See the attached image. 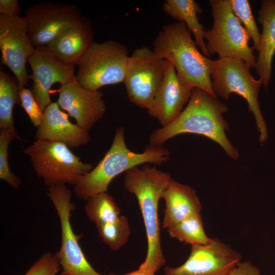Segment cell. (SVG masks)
Segmentation results:
<instances>
[{
  "mask_svg": "<svg viewBox=\"0 0 275 275\" xmlns=\"http://www.w3.org/2000/svg\"><path fill=\"white\" fill-rule=\"evenodd\" d=\"M227 106L199 88H194L185 108L173 122L155 130L149 137L150 145L161 146L168 140L180 134L202 135L218 143L231 158H239L238 150L226 135L229 129L223 115Z\"/></svg>",
  "mask_w": 275,
  "mask_h": 275,
  "instance_id": "obj_1",
  "label": "cell"
},
{
  "mask_svg": "<svg viewBox=\"0 0 275 275\" xmlns=\"http://www.w3.org/2000/svg\"><path fill=\"white\" fill-rule=\"evenodd\" d=\"M171 178L169 173L155 166H136L126 172L124 186L136 198L147 239L146 258L139 269L155 273L166 263L161 246L158 208L162 193Z\"/></svg>",
  "mask_w": 275,
  "mask_h": 275,
  "instance_id": "obj_2",
  "label": "cell"
},
{
  "mask_svg": "<svg viewBox=\"0 0 275 275\" xmlns=\"http://www.w3.org/2000/svg\"><path fill=\"white\" fill-rule=\"evenodd\" d=\"M153 45V50L157 56L174 66L184 85L193 90L201 89L217 97L211 79L212 60L199 51L184 22L163 26Z\"/></svg>",
  "mask_w": 275,
  "mask_h": 275,
  "instance_id": "obj_3",
  "label": "cell"
},
{
  "mask_svg": "<svg viewBox=\"0 0 275 275\" xmlns=\"http://www.w3.org/2000/svg\"><path fill=\"white\" fill-rule=\"evenodd\" d=\"M124 131L122 127L116 129L111 146L103 157L74 185L73 191L78 199L88 200L107 192L112 180L131 168L146 163L160 165L169 160L170 151L161 146L150 145L142 153L132 151L126 145Z\"/></svg>",
  "mask_w": 275,
  "mask_h": 275,
  "instance_id": "obj_4",
  "label": "cell"
},
{
  "mask_svg": "<svg viewBox=\"0 0 275 275\" xmlns=\"http://www.w3.org/2000/svg\"><path fill=\"white\" fill-rule=\"evenodd\" d=\"M250 68L245 62L237 59L219 58L212 60L211 84L214 93L223 99H228L230 94L234 93L245 99L255 119L259 141L263 144L268 139V131L258 99L262 83L251 75Z\"/></svg>",
  "mask_w": 275,
  "mask_h": 275,
  "instance_id": "obj_5",
  "label": "cell"
},
{
  "mask_svg": "<svg viewBox=\"0 0 275 275\" xmlns=\"http://www.w3.org/2000/svg\"><path fill=\"white\" fill-rule=\"evenodd\" d=\"M209 4L213 25L204 33L209 54L241 60L251 68L256 67L254 49L249 45L250 36L234 14L229 0H210Z\"/></svg>",
  "mask_w": 275,
  "mask_h": 275,
  "instance_id": "obj_6",
  "label": "cell"
},
{
  "mask_svg": "<svg viewBox=\"0 0 275 275\" xmlns=\"http://www.w3.org/2000/svg\"><path fill=\"white\" fill-rule=\"evenodd\" d=\"M37 176L47 188L57 185H75L94 167L80 158L61 143L37 140L24 150Z\"/></svg>",
  "mask_w": 275,
  "mask_h": 275,
  "instance_id": "obj_7",
  "label": "cell"
},
{
  "mask_svg": "<svg viewBox=\"0 0 275 275\" xmlns=\"http://www.w3.org/2000/svg\"><path fill=\"white\" fill-rule=\"evenodd\" d=\"M129 57L126 47L117 41L94 42L78 64L76 79L91 91L124 82Z\"/></svg>",
  "mask_w": 275,
  "mask_h": 275,
  "instance_id": "obj_8",
  "label": "cell"
},
{
  "mask_svg": "<svg viewBox=\"0 0 275 275\" xmlns=\"http://www.w3.org/2000/svg\"><path fill=\"white\" fill-rule=\"evenodd\" d=\"M47 188V195L56 210L61 229V245L57 254L62 271L59 275H104L96 271L88 262L79 243L80 236L72 227L70 217L75 207L71 201V190L65 184Z\"/></svg>",
  "mask_w": 275,
  "mask_h": 275,
  "instance_id": "obj_9",
  "label": "cell"
},
{
  "mask_svg": "<svg viewBox=\"0 0 275 275\" xmlns=\"http://www.w3.org/2000/svg\"><path fill=\"white\" fill-rule=\"evenodd\" d=\"M168 61L146 46L129 57L124 83L129 100L148 109L164 80Z\"/></svg>",
  "mask_w": 275,
  "mask_h": 275,
  "instance_id": "obj_10",
  "label": "cell"
},
{
  "mask_svg": "<svg viewBox=\"0 0 275 275\" xmlns=\"http://www.w3.org/2000/svg\"><path fill=\"white\" fill-rule=\"evenodd\" d=\"M25 14L28 35L35 48L47 46L82 16L80 10L74 5L48 1L31 6Z\"/></svg>",
  "mask_w": 275,
  "mask_h": 275,
  "instance_id": "obj_11",
  "label": "cell"
},
{
  "mask_svg": "<svg viewBox=\"0 0 275 275\" xmlns=\"http://www.w3.org/2000/svg\"><path fill=\"white\" fill-rule=\"evenodd\" d=\"M0 49L1 64L14 73L20 91L28 85L25 64L36 49L29 38L24 17L0 14Z\"/></svg>",
  "mask_w": 275,
  "mask_h": 275,
  "instance_id": "obj_12",
  "label": "cell"
},
{
  "mask_svg": "<svg viewBox=\"0 0 275 275\" xmlns=\"http://www.w3.org/2000/svg\"><path fill=\"white\" fill-rule=\"evenodd\" d=\"M241 255L217 239L206 245H191L190 254L180 266L164 268V275H229Z\"/></svg>",
  "mask_w": 275,
  "mask_h": 275,
  "instance_id": "obj_13",
  "label": "cell"
},
{
  "mask_svg": "<svg viewBox=\"0 0 275 275\" xmlns=\"http://www.w3.org/2000/svg\"><path fill=\"white\" fill-rule=\"evenodd\" d=\"M28 62L32 70L33 84L31 91L44 112L51 103L49 91L57 82L61 85L75 78L74 66L67 64L57 58L47 46L36 48Z\"/></svg>",
  "mask_w": 275,
  "mask_h": 275,
  "instance_id": "obj_14",
  "label": "cell"
},
{
  "mask_svg": "<svg viewBox=\"0 0 275 275\" xmlns=\"http://www.w3.org/2000/svg\"><path fill=\"white\" fill-rule=\"evenodd\" d=\"M57 103L75 120L78 126L88 131L104 116L106 111L103 93L99 90L84 88L76 78L61 85Z\"/></svg>",
  "mask_w": 275,
  "mask_h": 275,
  "instance_id": "obj_15",
  "label": "cell"
},
{
  "mask_svg": "<svg viewBox=\"0 0 275 275\" xmlns=\"http://www.w3.org/2000/svg\"><path fill=\"white\" fill-rule=\"evenodd\" d=\"M193 90L181 82L174 66L168 61L163 82L147 109L149 114L162 127L168 125L181 114Z\"/></svg>",
  "mask_w": 275,
  "mask_h": 275,
  "instance_id": "obj_16",
  "label": "cell"
},
{
  "mask_svg": "<svg viewBox=\"0 0 275 275\" xmlns=\"http://www.w3.org/2000/svg\"><path fill=\"white\" fill-rule=\"evenodd\" d=\"M35 139L77 148L88 144L91 137L88 130L70 121L68 115L61 110L57 102H51L43 112V119L37 127Z\"/></svg>",
  "mask_w": 275,
  "mask_h": 275,
  "instance_id": "obj_17",
  "label": "cell"
},
{
  "mask_svg": "<svg viewBox=\"0 0 275 275\" xmlns=\"http://www.w3.org/2000/svg\"><path fill=\"white\" fill-rule=\"evenodd\" d=\"M92 23L85 16L69 25L47 46L57 58L71 65H78L93 43Z\"/></svg>",
  "mask_w": 275,
  "mask_h": 275,
  "instance_id": "obj_18",
  "label": "cell"
},
{
  "mask_svg": "<svg viewBox=\"0 0 275 275\" xmlns=\"http://www.w3.org/2000/svg\"><path fill=\"white\" fill-rule=\"evenodd\" d=\"M161 199L166 204L163 229H168L189 216L200 214L202 209L195 190L172 178L163 190Z\"/></svg>",
  "mask_w": 275,
  "mask_h": 275,
  "instance_id": "obj_19",
  "label": "cell"
},
{
  "mask_svg": "<svg viewBox=\"0 0 275 275\" xmlns=\"http://www.w3.org/2000/svg\"><path fill=\"white\" fill-rule=\"evenodd\" d=\"M258 14V21L262 26V32L255 68L259 79L267 90L275 54V1H262Z\"/></svg>",
  "mask_w": 275,
  "mask_h": 275,
  "instance_id": "obj_20",
  "label": "cell"
},
{
  "mask_svg": "<svg viewBox=\"0 0 275 275\" xmlns=\"http://www.w3.org/2000/svg\"><path fill=\"white\" fill-rule=\"evenodd\" d=\"M162 9L173 18L186 24L188 30L194 35L196 45L200 48L203 55L209 58L204 41L205 30L198 17V14L203 12L199 4L194 0H167L163 4Z\"/></svg>",
  "mask_w": 275,
  "mask_h": 275,
  "instance_id": "obj_21",
  "label": "cell"
},
{
  "mask_svg": "<svg viewBox=\"0 0 275 275\" xmlns=\"http://www.w3.org/2000/svg\"><path fill=\"white\" fill-rule=\"evenodd\" d=\"M19 87L16 78L0 70V131L16 135L13 118L14 105L20 103Z\"/></svg>",
  "mask_w": 275,
  "mask_h": 275,
  "instance_id": "obj_22",
  "label": "cell"
},
{
  "mask_svg": "<svg viewBox=\"0 0 275 275\" xmlns=\"http://www.w3.org/2000/svg\"><path fill=\"white\" fill-rule=\"evenodd\" d=\"M84 209L88 217L96 226L113 222L120 216V208L107 192L90 197Z\"/></svg>",
  "mask_w": 275,
  "mask_h": 275,
  "instance_id": "obj_23",
  "label": "cell"
},
{
  "mask_svg": "<svg viewBox=\"0 0 275 275\" xmlns=\"http://www.w3.org/2000/svg\"><path fill=\"white\" fill-rule=\"evenodd\" d=\"M167 230L171 237L191 245H206L212 240L205 233L201 214L189 216Z\"/></svg>",
  "mask_w": 275,
  "mask_h": 275,
  "instance_id": "obj_24",
  "label": "cell"
},
{
  "mask_svg": "<svg viewBox=\"0 0 275 275\" xmlns=\"http://www.w3.org/2000/svg\"><path fill=\"white\" fill-rule=\"evenodd\" d=\"M102 240L113 251L121 248L128 240L130 229L128 221L120 215L115 221L96 225Z\"/></svg>",
  "mask_w": 275,
  "mask_h": 275,
  "instance_id": "obj_25",
  "label": "cell"
},
{
  "mask_svg": "<svg viewBox=\"0 0 275 275\" xmlns=\"http://www.w3.org/2000/svg\"><path fill=\"white\" fill-rule=\"evenodd\" d=\"M232 10L241 23L244 25L250 37L253 39V48L259 51L261 34L257 26L250 5L248 0H229Z\"/></svg>",
  "mask_w": 275,
  "mask_h": 275,
  "instance_id": "obj_26",
  "label": "cell"
},
{
  "mask_svg": "<svg viewBox=\"0 0 275 275\" xmlns=\"http://www.w3.org/2000/svg\"><path fill=\"white\" fill-rule=\"evenodd\" d=\"M18 136L0 131V178L14 188H17L21 183L19 178L11 172L8 163V147L10 142Z\"/></svg>",
  "mask_w": 275,
  "mask_h": 275,
  "instance_id": "obj_27",
  "label": "cell"
},
{
  "mask_svg": "<svg viewBox=\"0 0 275 275\" xmlns=\"http://www.w3.org/2000/svg\"><path fill=\"white\" fill-rule=\"evenodd\" d=\"M61 269L57 253L46 252L23 275H59Z\"/></svg>",
  "mask_w": 275,
  "mask_h": 275,
  "instance_id": "obj_28",
  "label": "cell"
},
{
  "mask_svg": "<svg viewBox=\"0 0 275 275\" xmlns=\"http://www.w3.org/2000/svg\"><path fill=\"white\" fill-rule=\"evenodd\" d=\"M20 103L28 115L32 123L38 127L42 122L43 112L41 109L31 90L26 88L19 92Z\"/></svg>",
  "mask_w": 275,
  "mask_h": 275,
  "instance_id": "obj_29",
  "label": "cell"
},
{
  "mask_svg": "<svg viewBox=\"0 0 275 275\" xmlns=\"http://www.w3.org/2000/svg\"><path fill=\"white\" fill-rule=\"evenodd\" d=\"M21 8L17 0H1L0 14L12 17L19 15Z\"/></svg>",
  "mask_w": 275,
  "mask_h": 275,
  "instance_id": "obj_30",
  "label": "cell"
},
{
  "mask_svg": "<svg viewBox=\"0 0 275 275\" xmlns=\"http://www.w3.org/2000/svg\"><path fill=\"white\" fill-rule=\"evenodd\" d=\"M229 275H260L259 270L250 262H239Z\"/></svg>",
  "mask_w": 275,
  "mask_h": 275,
  "instance_id": "obj_31",
  "label": "cell"
},
{
  "mask_svg": "<svg viewBox=\"0 0 275 275\" xmlns=\"http://www.w3.org/2000/svg\"><path fill=\"white\" fill-rule=\"evenodd\" d=\"M124 275H155V272H154L148 271V270H143V269L138 268V269L135 271L129 272Z\"/></svg>",
  "mask_w": 275,
  "mask_h": 275,
  "instance_id": "obj_32",
  "label": "cell"
}]
</instances>
